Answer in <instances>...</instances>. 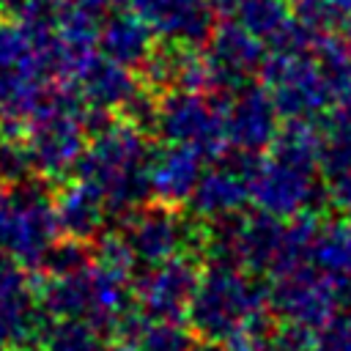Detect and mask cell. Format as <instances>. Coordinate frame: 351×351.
I'll return each mask as SVG.
<instances>
[{
  "mask_svg": "<svg viewBox=\"0 0 351 351\" xmlns=\"http://www.w3.org/2000/svg\"><path fill=\"white\" fill-rule=\"evenodd\" d=\"M186 324L195 337L211 343H230L236 337L269 343L274 332L269 285L250 277L244 269L208 266L186 307Z\"/></svg>",
  "mask_w": 351,
  "mask_h": 351,
  "instance_id": "6da1fadb",
  "label": "cell"
},
{
  "mask_svg": "<svg viewBox=\"0 0 351 351\" xmlns=\"http://www.w3.org/2000/svg\"><path fill=\"white\" fill-rule=\"evenodd\" d=\"M151 154L154 148L148 134L123 118H115L88 140L82 156L74 165V176L93 184L104 195L110 222H123L134 208L151 200Z\"/></svg>",
  "mask_w": 351,
  "mask_h": 351,
  "instance_id": "7a4b0ae2",
  "label": "cell"
},
{
  "mask_svg": "<svg viewBox=\"0 0 351 351\" xmlns=\"http://www.w3.org/2000/svg\"><path fill=\"white\" fill-rule=\"evenodd\" d=\"M58 236L55 189L47 178L30 176L19 184H0V252L36 269Z\"/></svg>",
  "mask_w": 351,
  "mask_h": 351,
  "instance_id": "3957f363",
  "label": "cell"
},
{
  "mask_svg": "<svg viewBox=\"0 0 351 351\" xmlns=\"http://www.w3.org/2000/svg\"><path fill=\"white\" fill-rule=\"evenodd\" d=\"M118 230L126 239L134 261L143 266L159 263L176 252H200L206 239L203 219H186L178 208L165 206L159 200H148L140 208H134Z\"/></svg>",
  "mask_w": 351,
  "mask_h": 351,
  "instance_id": "277c9868",
  "label": "cell"
},
{
  "mask_svg": "<svg viewBox=\"0 0 351 351\" xmlns=\"http://www.w3.org/2000/svg\"><path fill=\"white\" fill-rule=\"evenodd\" d=\"M154 132L165 143H178L195 148L206 162L217 159L228 148L222 107L200 90H167L159 96Z\"/></svg>",
  "mask_w": 351,
  "mask_h": 351,
  "instance_id": "5b68a950",
  "label": "cell"
},
{
  "mask_svg": "<svg viewBox=\"0 0 351 351\" xmlns=\"http://www.w3.org/2000/svg\"><path fill=\"white\" fill-rule=\"evenodd\" d=\"M261 77L280 118L315 121L332 107V96L313 52H266Z\"/></svg>",
  "mask_w": 351,
  "mask_h": 351,
  "instance_id": "8992f818",
  "label": "cell"
},
{
  "mask_svg": "<svg viewBox=\"0 0 351 351\" xmlns=\"http://www.w3.org/2000/svg\"><path fill=\"white\" fill-rule=\"evenodd\" d=\"M49 315L38 307L33 269L0 252V348H38Z\"/></svg>",
  "mask_w": 351,
  "mask_h": 351,
  "instance_id": "52a82bcc",
  "label": "cell"
},
{
  "mask_svg": "<svg viewBox=\"0 0 351 351\" xmlns=\"http://www.w3.org/2000/svg\"><path fill=\"white\" fill-rule=\"evenodd\" d=\"M80 115L82 112L74 110H52L27 123L22 143L36 176L52 181L74 173V165L88 145V132Z\"/></svg>",
  "mask_w": 351,
  "mask_h": 351,
  "instance_id": "ba28073f",
  "label": "cell"
},
{
  "mask_svg": "<svg viewBox=\"0 0 351 351\" xmlns=\"http://www.w3.org/2000/svg\"><path fill=\"white\" fill-rule=\"evenodd\" d=\"M247 186L258 211H266L277 219H288L299 211H318L326 203V186L315 181V173L274 156L258 162Z\"/></svg>",
  "mask_w": 351,
  "mask_h": 351,
  "instance_id": "9c48e42d",
  "label": "cell"
},
{
  "mask_svg": "<svg viewBox=\"0 0 351 351\" xmlns=\"http://www.w3.org/2000/svg\"><path fill=\"white\" fill-rule=\"evenodd\" d=\"M200 269L192 252H176L132 277L134 304L151 318L184 321L192 293L197 288Z\"/></svg>",
  "mask_w": 351,
  "mask_h": 351,
  "instance_id": "30bf717a",
  "label": "cell"
},
{
  "mask_svg": "<svg viewBox=\"0 0 351 351\" xmlns=\"http://www.w3.org/2000/svg\"><path fill=\"white\" fill-rule=\"evenodd\" d=\"M269 307L288 324L318 329L337 313L335 277L318 271L310 263L274 274L269 285Z\"/></svg>",
  "mask_w": 351,
  "mask_h": 351,
  "instance_id": "8fae6325",
  "label": "cell"
},
{
  "mask_svg": "<svg viewBox=\"0 0 351 351\" xmlns=\"http://www.w3.org/2000/svg\"><path fill=\"white\" fill-rule=\"evenodd\" d=\"M228 145L244 151H263L280 129V112L266 85L244 82L222 107Z\"/></svg>",
  "mask_w": 351,
  "mask_h": 351,
  "instance_id": "7c38bea8",
  "label": "cell"
},
{
  "mask_svg": "<svg viewBox=\"0 0 351 351\" xmlns=\"http://www.w3.org/2000/svg\"><path fill=\"white\" fill-rule=\"evenodd\" d=\"M126 8L145 19L159 38L186 47H203L217 25L211 0H129Z\"/></svg>",
  "mask_w": 351,
  "mask_h": 351,
  "instance_id": "4fadbf2b",
  "label": "cell"
},
{
  "mask_svg": "<svg viewBox=\"0 0 351 351\" xmlns=\"http://www.w3.org/2000/svg\"><path fill=\"white\" fill-rule=\"evenodd\" d=\"M203 156L178 143H167L165 148H154L151 162H148V184H151V200H159L165 206L181 208L200 173H203Z\"/></svg>",
  "mask_w": 351,
  "mask_h": 351,
  "instance_id": "5bb4252c",
  "label": "cell"
},
{
  "mask_svg": "<svg viewBox=\"0 0 351 351\" xmlns=\"http://www.w3.org/2000/svg\"><path fill=\"white\" fill-rule=\"evenodd\" d=\"M69 82L77 88L80 99L88 107H104V110H112V112H118V107L140 85V80L134 77L132 69L110 60L99 49L77 66V71Z\"/></svg>",
  "mask_w": 351,
  "mask_h": 351,
  "instance_id": "9a60e30c",
  "label": "cell"
},
{
  "mask_svg": "<svg viewBox=\"0 0 351 351\" xmlns=\"http://www.w3.org/2000/svg\"><path fill=\"white\" fill-rule=\"evenodd\" d=\"M55 217L63 236L82 241H93L96 236H101L110 222L104 195L77 176L55 192Z\"/></svg>",
  "mask_w": 351,
  "mask_h": 351,
  "instance_id": "2e32d148",
  "label": "cell"
},
{
  "mask_svg": "<svg viewBox=\"0 0 351 351\" xmlns=\"http://www.w3.org/2000/svg\"><path fill=\"white\" fill-rule=\"evenodd\" d=\"M250 200V186H247V178L230 167L228 162L222 159H214V167L203 170L186 206H189V214L208 222V219H217L222 214H230V211H241Z\"/></svg>",
  "mask_w": 351,
  "mask_h": 351,
  "instance_id": "e0dca14e",
  "label": "cell"
},
{
  "mask_svg": "<svg viewBox=\"0 0 351 351\" xmlns=\"http://www.w3.org/2000/svg\"><path fill=\"white\" fill-rule=\"evenodd\" d=\"M154 44H156V33L151 30V25L129 8L110 14L99 25V41H96L99 52L132 71L145 63Z\"/></svg>",
  "mask_w": 351,
  "mask_h": 351,
  "instance_id": "ac0fdd59",
  "label": "cell"
},
{
  "mask_svg": "<svg viewBox=\"0 0 351 351\" xmlns=\"http://www.w3.org/2000/svg\"><path fill=\"white\" fill-rule=\"evenodd\" d=\"M282 239V222L266 211L258 214H241L236 236H233V250L239 258V266L250 274L269 271L274 263V255L280 250Z\"/></svg>",
  "mask_w": 351,
  "mask_h": 351,
  "instance_id": "d6986e66",
  "label": "cell"
},
{
  "mask_svg": "<svg viewBox=\"0 0 351 351\" xmlns=\"http://www.w3.org/2000/svg\"><path fill=\"white\" fill-rule=\"evenodd\" d=\"M324 151V134L318 126V118H285V123L277 129L274 140L269 143V156L288 162L293 167L318 173V159Z\"/></svg>",
  "mask_w": 351,
  "mask_h": 351,
  "instance_id": "ffe728a7",
  "label": "cell"
},
{
  "mask_svg": "<svg viewBox=\"0 0 351 351\" xmlns=\"http://www.w3.org/2000/svg\"><path fill=\"white\" fill-rule=\"evenodd\" d=\"M307 263L329 277L351 274V230L343 219L318 222L315 236L310 241Z\"/></svg>",
  "mask_w": 351,
  "mask_h": 351,
  "instance_id": "44dd1931",
  "label": "cell"
},
{
  "mask_svg": "<svg viewBox=\"0 0 351 351\" xmlns=\"http://www.w3.org/2000/svg\"><path fill=\"white\" fill-rule=\"evenodd\" d=\"M318 211H299L293 217H288V222L282 225V239H280V250L274 255V263L269 269V274H282L291 269H299L307 263L310 255V241L315 236L318 228Z\"/></svg>",
  "mask_w": 351,
  "mask_h": 351,
  "instance_id": "7402d4cb",
  "label": "cell"
},
{
  "mask_svg": "<svg viewBox=\"0 0 351 351\" xmlns=\"http://www.w3.org/2000/svg\"><path fill=\"white\" fill-rule=\"evenodd\" d=\"M38 348L44 351H107L104 335L85 318H49Z\"/></svg>",
  "mask_w": 351,
  "mask_h": 351,
  "instance_id": "603a6c76",
  "label": "cell"
},
{
  "mask_svg": "<svg viewBox=\"0 0 351 351\" xmlns=\"http://www.w3.org/2000/svg\"><path fill=\"white\" fill-rule=\"evenodd\" d=\"M230 19L255 33L263 44L291 19L288 0H236Z\"/></svg>",
  "mask_w": 351,
  "mask_h": 351,
  "instance_id": "cb8c5ba5",
  "label": "cell"
},
{
  "mask_svg": "<svg viewBox=\"0 0 351 351\" xmlns=\"http://www.w3.org/2000/svg\"><path fill=\"white\" fill-rule=\"evenodd\" d=\"M90 263H93V241L63 236L44 250L36 271H41L44 277H69L88 269Z\"/></svg>",
  "mask_w": 351,
  "mask_h": 351,
  "instance_id": "d4e9b609",
  "label": "cell"
},
{
  "mask_svg": "<svg viewBox=\"0 0 351 351\" xmlns=\"http://www.w3.org/2000/svg\"><path fill=\"white\" fill-rule=\"evenodd\" d=\"M313 351H351V313L337 310L313 335Z\"/></svg>",
  "mask_w": 351,
  "mask_h": 351,
  "instance_id": "484cf974",
  "label": "cell"
},
{
  "mask_svg": "<svg viewBox=\"0 0 351 351\" xmlns=\"http://www.w3.org/2000/svg\"><path fill=\"white\" fill-rule=\"evenodd\" d=\"M324 143H343L351 145V101L343 104H332V110H326L318 118Z\"/></svg>",
  "mask_w": 351,
  "mask_h": 351,
  "instance_id": "4316f807",
  "label": "cell"
},
{
  "mask_svg": "<svg viewBox=\"0 0 351 351\" xmlns=\"http://www.w3.org/2000/svg\"><path fill=\"white\" fill-rule=\"evenodd\" d=\"M326 197L332 206L351 214V159L326 176Z\"/></svg>",
  "mask_w": 351,
  "mask_h": 351,
  "instance_id": "83f0119b",
  "label": "cell"
},
{
  "mask_svg": "<svg viewBox=\"0 0 351 351\" xmlns=\"http://www.w3.org/2000/svg\"><path fill=\"white\" fill-rule=\"evenodd\" d=\"M195 351H228V343H211V340H203L195 346Z\"/></svg>",
  "mask_w": 351,
  "mask_h": 351,
  "instance_id": "f1b7e54d",
  "label": "cell"
},
{
  "mask_svg": "<svg viewBox=\"0 0 351 351\" xmlns=\"http://www.w3.org/2000/svg\"><path fill=\"white\" fill-rule=\"evenodd\" d=\"M340 27H343V41H346V47H348V52H351V14L346 16V22H343Z\"/></svg>",
  "mask_w": 351,
  "mask_h": 351,
  "instance_id": "f546056e",
  "label": "cell"
},
{
  "mask_svg": "<svg viewBox=\"0 0 351 351\" xmlns=\"http://www.w3.org/2000/svg\"><path fill=\"white\" fill-rule=\"evenodd\" d=\"M25 351H44V348H25Z\"/></svg>",
  "mask_w": 351,
  "mask_h": 351,
  "instance_id": "4dcf8cb0",
  "label": "cell"
},
{
  "mask_svg": "<svg viewBox=\"0 0 351 351\" xmlns=\"http://www.w3.org/2000/svg\"><path fill=\"white\" fill-rule=\"evenodd\" d=\"M0 351H16V348H0Z\"/></svg>",
  "mask_w": 351,
  "mask_h": 351,
  "instance_id": "1f68e13d",
  "label": "cell"
},
{
  "mask_svg": "<svg viewBox=\"0 0 351 351\" xmlns=\"http://www.w3.org/2000/svg\"><path fill=\"white\" fill-rule=\"evenodd\" d=\"M348 230H351V219H348Z\"/></svg>",
  "mask_w": 351,
  "mask_h": 351,
  "instance_id": "d6a6232c",
  "label": "cell"
},
{
  "mask_svg": "<svg viewBox=\"0 0 351 351\" xmlns=\"http://www.w3.org/2000/svg\"><path fill=\"white\" fill-rule=\"evenodd\" d=\"M0 19H3V16H0Z\"/></svg>",
  "mask_w": 351,
  "mask_h": 351,
  "instance_id": "836d02e7",
  "label": "cell"
}]
</instances>
